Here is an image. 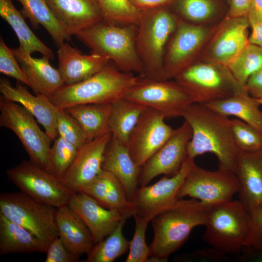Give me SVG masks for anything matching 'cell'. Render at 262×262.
I'll list each match as a JSON object with an SVG mask.
<instances>
[{
  "label": "cell",
  "instance_id": "1",
  "mask_svg": "<svg viewBox=\"0 0 262 262\" xmlns=\"http://www.w3.org/2000/svg\"><path fill=\"white\" fill-rule=\"evenodd\" d=\"M182 117L192 130L187 156L194 159L211 153L217 158L219 167L235 172L241 151L234 140L231 119L198 103L192 104Z\"/></svg>",
  "mask_w": 262,
  "mask_h": 262
},
{
  "label": "cell",
  "instance_id": "2",
  "mask_svg": "<svg viewBox=\"0 0 262 262\" xmlns=\"http://www.w3.org/2000/svg\"><path fill=\"white\" fill-rule=\"evenodd\" d=\"M211 205L197 199L180 198L151 221L154 235L149 246L150 256L168 261L170 255L188 239L192 230L205 226Z\"/></svg>",
  "mask_w": 262,
  "mask_h": 262
},
{
  "label": "cell",
  "instance_id": "3",
  "mask_svg": "<svg viewBox=\"0 0 262 262\" xmlns=\"http://www.w3.org/2000/svg\"><path fill=\"white\" fill-rule=\"evenodd\" d=\"M138 76L119 70L111 61L99 71L83 81L64 85L49 98L59 108L79 104H112L124 98Z\"/></svg>",
  "mask_w": 262,
  "mask_h": 262
},
{
  "label": "cell",
  "instance_id": "4",
  "mask_svg": "<svg viewBox=\"0 0 262 262\" xmlns=\"http://www.w3.org/2000/svg\"><path fill=\"white\" fill-rule=\"evenodd\" d=\"M137 29V25L114 24L102 20L76 36L92 53L108 58L121 71L143 75L136 47Z\"/></svg>",
  "mask_w": 262,
  "mask_h": 262
},
{
  "label": "cell",
  "instance_id": "5",
  "mask_svg": "<svg viewBox=\"0 0 262 262\" xmlns=\"http://www.w3.org/2000/svg\"><path fill=\"white\" fill-rule=\"evenodd\" d=\"M178 20V17L167 6L142 11L137 25L136 47L144 76L165 80L163 77L165 51Z\"/></svg>",
  "mask_w": 262,
  "mask_h": 262
},
{
  "label": "cell",
  "instance_id": "6",
  "mask_svg": "<svg viewBox=\"0 0 262 262\" xmlns=\"http://www.w3.org/2000/svg\"><path fill=\"white\" fill-rule=\"evenodd\" d=\"M204 226L203 240L223 254L241 253L249 246V213L240 200L212 205Z\"/></svg>",
  "mask_w": 262,
  "mask_h": 262
},
{
  "label": "cell",
  "instance_id": "7",
  "mask_svg": "<svg viewBox=\"0 0 262 262\" xmlns=\"http://www.w3.org/2000/svg\"><path fill=\"white\" fill-rule=\"evenodd\" d=\"M35 118L21 105L0 97V126L18 137L30 160L51 172L50 151L52 140L38 126Z\"/></svg>",
  "mask_w": 262,
  "mask_h": 262
},
{
  "label": "cell",
  "instance_id": "8",
  "mask_svg": "<svg viewBox=\"0 0 262 262\" xmlns=\"http://www.w3.org/2000/svg\"><path fill=\"white\" fill-rule=\"evenodd\" d=\"M57 208L21 192L0 195V213L28 229L48 246L58 236Z\"/></svg>",
  "mask_w": 262,
  "mask_h": 262
},
{
  "label": "cell",
  "instance_id": "9",
  "mask_svg": "<svg viewBox=\"0 0 262 262\" xmlns=\"http://www.w3.org/2000/svg\"><path fill=\"white\" fill-rule=\"evenodd\" d=\"M124 98L153 109L165 118L182 117L195 103L188 91L176 81L157 80L140 75Z\"/></svg>",
  "mask_w": 262,
  "mask_h": 262
},
{
  "label": "cell",
  "instance_id": "10",
  "mask_svg": "<svg viewBox=\"0 0 262 262\" xmlns=\"http://www.w3.org/2000/svg\"><path fill=\"white\" fill-rule=\"evenodd\" d=\"M175 80L201 104L229 97L239 83L227 67L207 61L194 62Z\"/></svg>",
  "mask_w": 262,
  "mask_h": 262
},
{
  "label": "cell",
  "instance_id": "11",
  "mask_svg": "<svg viewBox=\"0 0 262 262\" xmlns=\"http://www.w3.org/2000/svg\"><path fill=\"white\" fill-rule=\"evenodd\" d=\"M6 175L20 192L57 209L68 205L73 193L54 174L30 160L8 169Z\"/></svg>",
  "mask_w": 262,
  "mask_h": 262
},
{
  "label": "cell",
  "instance_id": "12",
  "mask_svg": "<svg viewBox=\"0 0 262 262\" xmlns=\"http://www.w3.org/2000/svg\"><path fill=\"white\" fill-rule=\"evenodd\" d=\"M238 189V181L234 172L220 167L211 171L195 164L182 184L178 197L180 199L188 196L213 205L232 200Z\"/></svg>",
  "mask_w": 262,
  "mask_h": 262
},
{
  "label": "cell",
  "instance_id": "13",
  "mask_svg": "<svg viewBox=\"0 0 262 262\" xmlns=\"http://www.w3.org/2000/svg\"><path fill=\"white\" fill-rule=\"evenodd\" d=\"M195 164L194 159L187 156L176 174L164 176L152 185L139 187L131 202L133 216L150 222L156 216L171 207L179 199L180 189Z\"/></svg>",
  "mask_w": 262,
  "mask_h": 262
},
{
  "label": "cell",
  "instance_id": "14",
  "mask_svg": "<svg viewBox=\"0 0 262 262\" xmlns=\"http://www.w3.org/2000/svg\"><path fill=\"white\" fill-rule=\"evenodd\" d=\"M210 34L209 29L178 18L165 51L163 77L171 80L195 62L196 56Z\"/></svg>",
  "mask_w": 262,
  "mask_h": 262
},
{
  "label": "cell",
  "instance_id": "15",
  "mask_svg": "<svg viewBox=\"0 0 262 262\" xmlns=\"http://www.w3.org/2000/svg\"><path fill=\"white\" fill-rule=\"evenodd\" d=\"M158 111L147 107L131 132L127 147L140 168L168 140L174 131Z\"/></svg>",
  "mask_w": 262,
  "mask_h": 262
},
{
  "label": "cell",
  "instance_id": "16",
  "mask_svg": "<svg viewBox=\"0 0 262 262\" xmlns=\"http://www.w3.org/2000/svg\"><path fill=\"white\" fill-rule=\"evenodd\" d=\"M192 130L184 120L164 143L141 167L139 186L147 185L156 177L172 176L180 170L187 157V147Z\"/></svg>",
  "mask_w": 262,
  "mask_h": 262
},
{
  "label": "cell",
  "instance_id": "17",
  "mask_svg": "<svg viewBox=\"0 0 262 262\" xmlns=\"http://www.w3.org/2000/svg\"><path fill=\"white\" fill-rule=\"evenodd\" d=\"M112 134L107 133L88 141L78 149L73 163L61 180L73 192L81 191L103 170L106 147Z\"/></svg>",
  "mask_w": 262,
  "mask_h": 262
},
{
  "label": "cell",
  "instance_id": "18",
  "mask_svg": "<svg viewBox=\"0 0 262 262\" xmlns=\"http://www.w3.org/2000/svg\"><path fill=\"white\" fill-rule=\"evenodd\" d=\"M247 17H229L211 41L206 57L209 62L227 67L249 43Z\"/></svg>",
  "mask_w": 262,
  "mask_h": 262
},
{
  "label": "cell",
  "instance_id": "19",
  "mask_svg": "<svg viewBox=\"0 0 262 262\" xmlns=\"http://www.w3.org/2000/svg\"><path fill=\"white\" fill-rule=\"evenodd\" d=\"M68 205L89 229L95 245L111 234L124 218L121 212L106 208L82 192H73Z\"/></svg>",
  "mask_w": 262,
  "mask_h": 262
},
{
  "label": "cell",
  "instance_id": "20",
  "mask_svg": "<svg viewBox=\"0 0 262 262\" xmlns=\"http://www.w3.org/2000/svg\"><path fill=\"white\" fill-rule=\"evenodd\" d=\"M24 84L17 82L13 86L5 78L0 80V92L9 100L16 102L27 110L36 119L50 138L54 140L58 135L57 130L56 107L49 98L42 95H33Z\"/></svg>",
  "mask_w": 262,
  "mask_h": 262
},
{
  "label": "cell",
  "instance_id": "21",
  "mask_svg": "<svg viewBox=\"0 0 262 262\" xmlns=\"http://www.w3.org/2000/svg\"><path fill=\"white\" fill-rule=\"evenodd\" d=\"M58 23L70 35L103 20L95 0H45Z\"/></svg>",
  "mask_w": 262,
  "mask_h": 262
},
{
  "label": "cell",
  "instance_id": "22",
  "mask_svg": "<svg viewBox=\"0 0 262 262\" xmlns=\"http://www.w3.org/2000/svg\"><path fill=\"white\" fill-rule=\"evenodd\" d=\"M58 48V69L65 85L86 80L111 61L108 58L95 53L83 54L68 42H65Z\"/></svg>",
  "mask_w": 262,
  "mask_h": 262
},
{
  "label": "cell",
  "instance_id": "23",
  "mask_svg": "<svg viewBox=\"0 0 262 262\" xmlns=\"http://www.w3.org/2000/svg\"><path fill=\"white\" fill-rule=\"evenodd\" d=\"M102 169L118 180L131 202L139 187L141 168L132 159L127 146L112 136L104 152Z\"/></svg>",
  "mask_w": 262,
  "mask_h": 262
},
{
  "label": "cell",
  "instance_id": "24",
  "mask_svg": "<svg viewBox=\"0 0 262 262\" xmlns=\"http://www.w3.org/2000/svg\"><path fill=\"white\" fill-rule=\"evenodd\" d=\"M234 172L239 183V200L247 209L262 207V150L241 151Z\"/></svg>",
  "mask_w": 262,
  "mask_h": 262
},
{
  "label": "cell",
  "instance_id": "25",
  "mask_svg": "<svg viewBox=\"0 0 262 262\" xmlns=\"http://www.w3.org/2000/svg\"><path fill=\"white\" fill-rule=\"evenodd\" d=\"M12 50L27 77L29 87L35 95L49 98L64 85L59 69L51 66L48 57L33 58L18 48Z\"/></svg>",
  "mask_w": 262,
  "mask_h": 262
},
{
  "label": "cell",
  "instance_id": "26",
  "mask_svg": "<svg viewBox=\"0 0 262 262\" xmlns=\"http://www.w3.org/2000/svg\"><path fill=\"white\" fill-rule=\"evenodd\" d=\"M58 236L73 253L87 255L95 245L92 235L83 221L68 205L57 209Z\"/></svg>",
  "mask_w": 262,
  "mask_h": 262
},
{
  "label": "cell",
  "instance_id": "27",
  "mask_svg": "<svg viewBox=\"0 0 262 262\" xmlns=\"http://www.w3.org/2000/svg\"><path fill=\"white\" fill-rule=\"evenodd\" d=\"M204 105L225 116H235L262 134V111L245 85L239 83L229 97Z\"/></svg>",
  "mask_w": 262,
  "mask_h": 262
},
{
  "label": "cell",
  "instance_id": "28",
  "mask_svg": "<svg viewBox=\"0 0 262 262\" xmlns=\"http://www.w3.org/2000/svg\"><path fill=\"white\" fill-rule=\"evenodd\" d=\"M80 192L87 194L106 208L118 210L129 218L133 216L132 202L128 199L118 180L107 171L102 170Z\"/></svg>",
  "mask_w": 262,
  "mask_h": 262
},
{
  "label": "cell",
  "instance_id": "29",
  "mask_svg": "<svg viewBox=\"0 0 262 262\" xmlns=\"http://www.w3.org/2000/svg\"><path fill=\"white\" fill-rule=\"evenodd\" d=\"M48 247L31 231L0 213V255L46 253Z\"/></svg>",
  "mask_w": 262,
  "mask_h": 262
},
{
  "label": "cell",
  "instance_id": "30",
  "mask_svg": "<svg viewBox=\"0 0 262 262\" xmlns=\"http://www.w3.org/2000/svg\"><path fill=\"white\" fill-rule=\"evenodd\" d=\"M0 16L11 27L17 37L22 52L31 54L36 51L49 59H54L53 51L44 44L32 31L20 11L11 0H0Z\"/></svg>",
  "mask_w": 262,
  "mask_h": 262
},
{
  "label": "cell",
  "instance_id": "31",
  "mask_svg": "<svg viewBox=\"0 0 262 262\" xmlns=\"http://www.w3.org/2000/svg\"><path fill=\"white\" fill-rule=\"evenodd\" d=\"M65 109L79 124L88 141L111 133L112 104H82Z\"/></svg>",
  "mask_w": 262,
  "mask_h": 262
},
{
  "label": "cell",
  "instance_id": "32",
  "mask_svg": "<svg viewBox=\"0 0 262 262\" xmlns=\"http://www.w3.org/2000/svg\"><path fill=\"white\" fill-rule=\"evenodd\" d=\"M147 107L124 98L112 103L109 123L112 136L127 146L131 132Z\"/></svg>",
  "mask_w": 262,
  "mask_h": 262
},
{
  "label": "cell",
  "instance_id": "33",
  "mask_svg": "<svg viewBox=\"0 0 262 262\" xmlns=\"http://www.w3.org/2000/svg\"><path fill=\"white\" fill-rule=\"evenodd\" d=\"M22 6L20 12L28 18L32 26L37 29L42 25L49 34L55 45L59 47L70 36L58 23L45 0H16Z\"/></svg>",
  "mask_w": 262,
  "mask_h": 262
},
{
  "label": "cell",
  "instance_id": "34",
  "mask_svg": "<svg viewBox=\"0 0 262 262\" xmlns=\"http://www.w3.org/2000/svg\"><path fill=\"white\" fill-rule=\"evenodd\" d=\"M127 219L123 218L111 234L94 245L85 262H113L127 252L130 242L123 233Z\"/></svg>",
  "mask_w": 262,
  "mask_h": 262
},
{
  "label": "cell",
  "instance_id": "35",
  "mask_svg": "<svg viewBox=\"0 0 262 262\" xmlns=\"http://www.w3.org/2000/svg\"><path fill=\"white\" fill-rule=\"evenodd\" d=\"M169 5L179 18L197 25L212 19L218 9L216 0H172Z\"/></svg>",
  "mask_w": 262,
  "mask_h": 262
},
{
  "label": "cell",
  "instance_id": "36",
  "mask_svg": "<svg viewBox=\"0 0 262 262\" xmlns=\"http://www.w3.org/2000/svg\"><path fill=\"white\" fill-rule=\"evenodd\" d=\"M95 0L105 22L117 25H138L142 11L129 0Z\"/></svg>",
  "mask_w": 262,
  "mask_h": 262
},
{
  "label": "cell",
  "instance_id": "37",
  "mask_svg": "<svg viewBox=\"0 0 262 262\" xmlns=\"http://www.w3.org/2000/svg\"><path fill=\"white\" fill-rule=\"evenodd\" d=\"M262 65V47L248 43L227 67L235 79L245 85L249 76Z\"/></svg>",
  "mask_w": 262,
  "mask_h": 262
},
{
  "label": "cell",
  "instance_id": "38",
  "mask_svg": "<svg viewBox=\"0 0 262 262\" xmlns=\"http://www.w3.org/2000/svg\"><path fill=\"white\" fill-rule=\"evenodd\" d=\"M50 151L51 172L61 180L73 163L79 148L58 136Z\"/></svg>",
  "mask_w": 262,
  "mask_h": 262
},
{
  "label": "cell",
  "instance_id": "39",
  "mask_svg": "<svg viewBox=\"0 0 262 262\" xmlns=\"http://www.w3.org/2000/svg\"><path fill=\"white\" fill-rule=\"evenodd\" d=\"M231 129L235 143L240 151L262 150V134L256 129L238 119H231Z\"/></svg>",
  "mask_w": 262,
  "mask_h": 262
},
{
  "label": "cell",
  "instance_id": "40",
  "mask_svg": "<svg viewBox=\"0 0 262 262\" xmlns=\"http://www.w3.org/2000/svg\"><path fill=\"white\" fill-rule=\"evenodd\" d=\"M58 135L79 148L88 140L78 122L65 109L56 107Z\"/></svg>",
  "mask_w": 262,
  "mask_h": 262
},
{
  "label": "cell",
  "instance_id": "41",
  "mask_svg": "<svg viewBox=\"0 0 262 262\" xmlns=\"http://www.w3.org/2000/svg\"><path fill=\"white\" fill-rule=\"evenodd\" d=\"M135 228L130 242L129 251L126 262H147L150 256L149 246L146 242V232L148 222L139 217H134Z\"/></svg>",
  "mask_w": 262,
  "mask_h": 262
},
{
  "label": "cell",
  "instance_id": "42",
  "mask_svg": "<svg viewBox=\"0 0 262 262\" xmlns=\"http://www.w3.org/2000/svg\"><path fill=\"white\" fill-rule=\"evenodd\" d=\"M18 62L13 50L7 47L3 38L0 37V72L29 87L27 77Z\"/></svg>",
  "mask_w": 262,
  "mask_h": 262
},
{
  "label": "cell",
  "instance_id": "43",
  "mask_svg": "<svg viewBox=\"0 0 262 262\" xmlns=\"http://www.w3.org/2000/svg\"><path fill=\"white\" fill-rule=\"evenodd\" d=\"M45 262H77L80 256L70 251L57 236L49 245Z\"/></svg>",
  "mask_w": 262,
  "mask_h": 262
},
{
  "label": "cell",
  "instance_id": "44",
  "mask_svg": "<svg viewBox=\"0 0 262 262\" xmlns=\"http://www.w3.org/2000/svg\"><path fill=\"white\" fill-rule=\"evenodd\" d=\"M250 222L249 247L262 252V207H253L248 209Z\"/></svg>",
  "mask_w": 262,
  "mask_h": 262
},
{
  "label": "cell",
  "instance_id": "45",
  "mask_svg": "<svg viewBox=\"0 0 262 262\" xmlns=\"http://www.w3.org/2000/svg\"><path fill=\"white\" fill-rule=\"evenodd\" d=\"M245 86L252 97L255 99L262 98V65L249 76Z\"/></svg>",
  "mask_w": 262,
  "mask_h": 262
},
{
  "label": "cell",
  "instance_id": "46",
  "mask_svg": "<svg viewBox=\"0 0 262 262\" xmlns=\"http://www.w3.org/2000/svg\"><path fill=\"white\" fill-rule=\"evenodd\" d=\"M229 17H247L252 0H229Z\"/></svg>",
  "mask_w": 262,
  "mask_h": 262
},
{
  "label": "cell",
  "instance_id": "47",
  "mask_svg": "<svg viewBox=\"0 0 262 262\" xmlns=\"http://www.w3.org/2000/svg\"><path fill=\"white\" fill-rule=\"evenodd\" d=\"M141 11H147L167 6L172 0H129Z\"/></svg>",
  "mask_w": 262,
  "mask_h": 262
},
{
  "label": "cell",
  "instance_id": "48",
  "mask_svg": "<svg viewBox=\"0 0 262 262\" xmlns=\"http://www.w3.org/2000/svg\"><path fill=\"white\" fill-rule=\"evenodd\" d=\"M216 249L210 246V248L201 249L196 250L193 253V255L197 259L206 261H218L225 259V255Z\"/></svg>",
  "mask_w": 262,
  "mask_h": 262
},
{
  "label": "cell",
  "instance_id": "49",
  "mask_svg": "<svg viewBox=\"0 0 262 262\" xmlns=\"http://www.w3.org/2000/svg\"><path fill=\"white\" fill-rule=\"evenodd\" d=\"M252 32L248 37L249 43L262 47V21L250 24Z\"/></svg>",
  "mask_w": 262,
  "mask_h": 262
},
{
  "label": "cell",
  "instance_id": "50",
  "mask_svg": "<svg viewBox=\"0 0 262 262\" xmlns=\"http://www.w3.org/2000/svg\"><path fill=\"white\" fill-rule=\"evenodd\" d=\"M247 17L249 24L262 21V0H252Z\"/></svg>",
  "mask_w": 262,
  "mask_h": 262
},
{
  "label": "cell",
  "instance_id": "51",
  "mask_svg": "<svg viewBox=\"0 0 262 262\" xmlns=\"http://www.w3.org/2000/svg\"><path fill=\"white\" fill-rule=\"evenodd\" d=\"M256 101L258 103V104L262 106V98L259 99H255Z\"/></svg>",
  "mask_w": 262,
  "mask_h": 262
}]
</instances>
